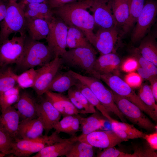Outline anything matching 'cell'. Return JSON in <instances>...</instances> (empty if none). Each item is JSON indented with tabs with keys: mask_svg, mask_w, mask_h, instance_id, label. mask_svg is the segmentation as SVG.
I'll use <instances>...</instances> for the list:
<instances>
[{
	"mask_svg": "<svg viewBox=\"0 0 157 157\" xmlns=\"http://www.w3.org/2000/svg\"><path fill=\"white\" fill-rule=\"evenodd\" d=\"M90 3V0L76 1L51 10L53 15L60 18L68 27L80 30L92 45L95 37L93 32L95 24L93 16L87 10Z\"/></svg>",
	"mask_w": 157,
	"mask_h": 157,
	"instance_id": "cell-1",
	"label": "cell"
},
{
	"mask_svg": "<svg viewBox=\"0 0 157 157\" xmlns=\"http://www.w3.org/2000/svg\"><path fill=\"white\" fill-rule=\"evenodd\" d=\"M54 58L48 45L32 40L26 35L22 54L16 64L20 69L25 71L37 66L42 67Z\"/></svg>",
	"mask_w": 157,
	"mask_h": 157,
	"instance_id": "cell-2",
	"label": "cell"
},
{
	"mask_svg": "<svg viewBox=\"0 0 157 157\" xmlns=\"http://www.w3.org/2000/svg\"><path fill=\"white\" fill-rule=\"evenodd\" d=\"M24 7L16 2H8L5 16L0 24V42L9 39L12 33H26Z\"/></svg>",
	"mask_w": 157,
	"mask_h": 157,
	"instance_id": "cell-3",
	"label": "cell"
},
{
	"mask_svg": "<svg viewBox=\"0 0 157 157\" xmlns=\"http://www.w3.org/2000/svg\"><path fill=\"white\" fill-rule=\"evenodd\" d=\"M69 70L75 78L91 90L109 112L115 114L122 122H126L125 117L115 102L112 91L105 87L99 79L92 76L82 75L72 70Z\"/></svg>",
	"mask_w": 157,
	"mask_h": 157,
	"instance_id": "cell-4",
	"label": "cell"
},
{
	"mask_svg": "<svg viewBox=\"0 0 157 157\" xmlns=\"http://www.w3.org/2000/svg\"><path fill=\"white\" fill-rule=\"evenodd\" d=\"M97 54L94 47L78 48L66 51L60 57L63 64L96 78L93 67Z\"/></svg>",
	"mask_w": 157,
	"mask_h": 157,
	"instance_id": "cell-5",
	"label": "cell"
},
{
	"mask_svg": "<svg viewBox=\"0 0 157 157\" xmlns=\"http://www.w3.org/2000/svg\"><path fill=\"white\" fill-rule=\"evenodd\" d=\"M99 77L113 91L136 105L153 120L157 121V117L141 101L132 88L119 76L110 73L100 75Z\"/></svg>",
	"mask_w": 157,
	"mask_h": 157,
	"instance_id": "cell-6",
	"label": "cell"
},
{
	"mask_svg": "<svg viewBox=\"0 0 157 157\" xmlns=\"http://www.w3.org/2000/svg\"><path fill=\"white\" fill-rule=\"evenodd\" d=\"M112 91L115 102L124 117L133 124L147 131H152L156 129L155 124L137 106Z\"/></svg>",
	"mask_w": 157,
	"mask_h": 157,
	"instance_id": "cell-7",
	"label": "cell"
},
{
	"mask_svg": "<svg viewBox=\"0 0 157 157\" xmlns=\"http://www.w3.org/2000/svg\"><path fill=\"white\" fill-rule=\"evenodd\" d=\"M49 31L46 38L48 46L54 58L60 57L66 51V39L68 27L60 18L53 15L48 22Z\"/></svg>",
	"mask_w": 157,
	"mask_h": 157,
	"instance_id": "cell-8",
	"label": "cell"
},
{
	"mask_svg": "<svg viewBox=\"0 0 157 157\" xmlns=\"http://www.w3.org/2000/svg\"><path fill=\"white\" fill-rule=\"evenodd\" d=\"M92 46L101 55L115 53L121 44V34L117 27L99 28Z\"/></svg>",
	"mask_w": 157,
	"mask_h": 157,
	"instance_id": "cell-9",
	"label": "cell"
},
{
	"mask_svg": "<svg viewBox=\"0 0 157 157\" xmlns=\"http://www.w3.org/2000/svg\"><path fill=\"white\" fill-rule=\"evenodd\" d=\"M8 39L0 45V66L16 63L21 57L24 49L26 33Z\"/></svg>",
	"mask_w": 157,
	"mask_h": 157,
	"instance_id": "cell-10",
	"label": "cell"
},
{
	"mask_svg": "<svg viewBox=\"0 0 157 157\" xmlns=\"http://www.w3.org/2000/svg\"><path fill=\"white\" fill-rule=\"evenodd\" d=\"M90 0L89 9L93 13L95 25L104 28L118 26L113 11V0Z\"/></svg>",
	"mask_w": 157,
	"mask_h": 157,
	"instance_id": "cell-11",
	"label": "cell"
},
{
	"mask_svg": "<svg viewBox=\"0 0 157 157\" xmlns=\"http://www.w3.org/2000/svg\"><path fill=\"white\" fill-rule=\"evenodd\" d=\"M157 5L154 0H147L136 22L131 36L132 42L143 38L149 30L156 15Z\"/></svg>",
	"mask_w": 157,
	"mask_h": 157,
	"instance_id": "cell-12",
	"label": "cell"
},
{
	"mask_svg": "<svg viewBox=\"0 0 157 157\" xmlns=\"http://www.w3.org/2000/svg\"><path fill=\"white\" fill-rule=\"evenodd\" d=\"M62 64L60 57H55L50 62L38 69L37 78L32 88L38 97H41L47 90Z\"/></svg>",
	"mask_w": 157,
	"mask_h": 157,
	"instance_id": "cell-13",
	"label": "cell"
},
{
	"mask_svg": "<svg viewBox=\"0 0 157 157\" xmlns=\"http://www.w3.org/2000/svg\"><path fill=\"white\" fill-rule=\"evenodd\" d=\"M77 140L87 143L93 147L104 149L114 147L126 141L112 130H97L86 135L81 134L77 137Z\"/></svg>",
	"mask_w": 157,
	"mask_h": 157,
	"instance_id": "cell-14",
	"label": "cell"
},
{
	"mask_svg": "<svg viewBox=\"0 0 157 157\" xmlns=\"http://www.w3.org/2000/svg\"><path fill=\"white\" fill-rule=\"evenodd\" d=\"M46 146L42 136L33 139L16 138L12 144L10 154L19 157H28L38 152Z\"/></svg>",
	"mask_w": 157,
	"mask_h": 157,
	"instance_id": "cell-15",
	"label": "cell"
},
{
	"mask_svg": "<svg viewBox=\"0 0 157 157\" xmlns=\"http://www.w3.org/2000/svg\"><path fill=\"white\" fill-rule=\"evenodd\" d=\"M37 116L40 117L43 123L45 135H47L58 122L62 114L45 97L37 104Z\"/></svg>",
	"mask_w": 157,
	"mask_h": 157,
	"instance_id": "cell-16",
	"label": "cell"
},
{
	"mask_svg": "<svg viewBox=\"0 0 157 157\" xmlns=\"http://www.w3.org/2000/svg\"><path fill=\"white\" fill-rule=\"evenodd\" d=\"M121 63L119 57L115 53L101 55L95 61L93 70L96 78L100 75L116 73Z\"/></svg>",
	"mask_w": 157,
	"mask_h": 157,
	"instance_id": "cell-17",
	"label": "cell"
},
{
	"mask_svg": "<svg viewBox=\"0 0 157 157\" xmlns=\"http://www.w3.org/2000/svg\"><path fill=\"white\" fill-rule=\"evenodd\" d=\"M75 135L65 138L52 145L46 146L32 156L33 157H57L66 156L77 140Z\"/></svg>",
	"mask_w": 157,
	"mask_h": 157,
	"instance_id": "cell-18",
	"label": "cell"
},
{
	"mask_svg": "<svg viewBox=\"0 0 157 157\" xmlns=\"http://www.w3.org/2000/svg\"><path fill=\"white\" fill-rule=\"evenodd\" d=\"M44 94L45 97L63 117L67 115H76L80 114L67 96L62 93H56L47 90Z\"/></svg>",
	"mask_w": 157,
	"mask_h": 157,
	"instance_id": "cell-19",
	"label": "cell"
},
{
	"mask_svg": "<svg viewBox=\"0 0 157 157\" xmlns=\"http://www.w3.org/2000/svg\"><path fill=\"white\" fill-rule=\"evenodd\" d=\"M44 131L42 120L38 117L31 119L22 120L19 125L18 135L20 138L33 139L43 135Z\"/></svg>",
	"mask_w": 157,
	"mask_h": 157,
	"instance_id": "cell-20",
	"label": "cell"
},
{
	"mask_svg": "<svg viewBox=\"0 0 157 157\" xmlns=\"http://www.w3.org/2000/svg\"><path fill=\"white\" fill-rule=\"evenodd\" d=\"M0 115V126L13 138L18 136L20 116L16 109L11 106Z\"/></svg>",
	"mask_w": 157,
	"mask_h": 157,
	"instance_id": "cell-21",
	"label": "cell"
},
{
	"mask_svg": "<svg viewBox=\"0 0 157 157\" xmlns=\"http://www.w3.org/2000/svg\"><path fill=\"white\" fill-rule=\"evenodd\" d=\"M37 104L28 93H20L19 99L15 103V107L22 120L30 119L38 117Z\"/></svg>",
	"mask_w": 157,
	"mask_h": 157,
	"instance_id": "cell-22",
	"label": "cell"
},
{
	"mask_svg": "<svg viewBox=\"0 0 157 157\" xmlns=\"http://www.w3.org/2000/svg\"><path fill=\"white\" fill-rule=\"evenodd\" d=\"M25 29L28 36L37 41L46 39L49 29L48 23L46 21L34 18H26Z\"/></svg>",
	"mask_w": 157,
	"mask_h": 157,
	"instance_id": "cell-23",
	"label": "cell"
},
{
	"mask_svg": "<svg viewBox=\"0 0 157 157\" xmlns=\"http://www.w3.org/2000/svg\"><path fill=\"white\" fill-rule=\"evenodd\" d=\"M112 130L118 136L127 141L129 139L144 138L145 134L132 124L120 122L113 118L110 122Z\"/></svg>",
	"mask_w": 157,
	"mask_h": 157,
	"instance_id": "cell-24",
	"label": "cell"
},
{
	"mask_svg": "<svg viewBox=\"0 0 157 157\" xmlns=\"http://www.w3.org/2000/svg\"><path fill=\"white\" fill-rule=\"evenodd\" d=\"M24 11L26 18L41 19L48 22L54 15L48 4L43 3H28L24 6Z\"/></svg>",
	"mask_w": 157,
	"mask_h": 157,
	"instance_id": "cell-25",
	"label": "cell"
},
{
	"mask_svg": "<svg viewBox=\"0 0 157 157\" xmlns=\"http://www.w3.org/2000/svg\"><path fill=\"white\" fill-rule=\"evenodd\" d=\"M78 81L72 75L70 70L67 72L59 71L47 90L62 93L68 91L71 88L75 86Z\"/></svg>",
	"mask_w": 157,
	"mask_h": 157,
	"instance_id": "cell-26",
	"label": "cell"
},
{
	"mask_svg": "<svg viewBox=\"0 0 157 157\" xmlns=\"http://www.w3.org/2000/svg\"><path fill=\"white\" fill-rule=\"evenodd\" d=\"M112 10L117 26L121 27L123 32H128L129 14L127 0H113Z\"/></svg>",
	"mask_w": 157,
	"mask_h": 157,
	"instance_id": "cell-27",
	"label": "cell"
},
{
	"mask_svg": "<svg viewBox=\"0 0 157 157\" xmlns=\"http://www.w3.org/2000/svg\"><path fill=\"white\" fill-rule=\"evenodd\" d=\"M156 37L149 34L142 40L137 48L141 55L157 66V45Z\"/></svg>",
	"mask_w": 157,
	"mask_h": 157,
	"instance_id": "cell-28",
	"label": "cell"
},
{
	"mask_svg": "<svg viewBox=\"0 0 157 157\" xmlns=\"http://www.w3.org/2000/svg\"><path fill=\"white\" fill-rule=\"evenodd\" d=\"M94 47L79 29L68 27L66 39V48L69 49L78 48Z\"/></svg>",
	"mask_w": 157,
	"mask_h": 157,
	"instance_id": "cell-29",
	"label": "cell"
},
{
	"mask_svg": "<svg viewBox=\"0 0 157 157\" xmlns=\"http://www.w3.org/2000/svg\"><path fill=\"white\" fill-rule=\"evenodd\" d=\"M75 87L83 94L91 104L107 119L109 122H110L113 118L110 116L109 112L87 86L78 80Z\"/></svg>",
	"mask_w": 157,
	"mask_h": 157,
	"instance_id": "cell-30",
	"label": "cell"
},
{
	"mask_svg": "<svg viewBox=\"0 0 157 157\" xmlns=\"http://www.w3.org/2000/svg\"><path fill=\"white\" fill-rule=\"evenodd\" d=\"M17 74L12 69L6 66L0 69V94L16 85Z\"/></svg>",
	"mask_w": 157,
	"mask_h": 157,
	"instance_id": "cell-31",
	"label": "cell"
},
{
	"mask_svg": "<svg viewBox=\"0 0 157 157\" xmlns=\"http://www.w3.org/2000/svg\"><path fill=\"white\" fill-rule=\"evenodd\" d=\"M138 95L150 110L157 116V102L150 85L146 83H142L139 87Z\"/></svg>",
	"mask_w": 157,
	"mask_h": 157,
	"instance_id": "cell-32",
	"label": "cell"
},
{
	"mask_svg": "<svg viewBox=\"0 0 157 157\" xmlns=\"http://www.w3.org/2000/svg\"><path fill=\"white\" fill-rule=\"evenodd\" d=\"M106 120L94 115L84 118L81 117V126L82 134L86 135L97 130L104 126Z\"/></svg>",
	"mask_w": 157,
	"mask_h": 157,
	"instance_id": "cell-33",
	"label": "cell"
},
{
	"mask_svg": "<svg viewBox=\"0 0 157 157\" xmlns=\"http://www.w3.org/2000/svg\"><path fill=\"white\" fill-rule=\"evenodd\" d=\"M20 89L18 85H16L0 94V107L1 113L17 102L20 95Z\"/></svg>",
	"mask_w": 157,
	"mask_h": 157,
	"instance_id": "cell-34",
	"label": "cell"
},
{
	"mask_svg": "<svg viewBox=\"0 0 157 157\" xmlns=\"http://www.w3.org/2000/svg\"><path fill=\"white\" fill-rule=\"evenodd\" d=\"M94 155L92 146L85 142L77 140L65 156L67 157H92Z\"/></svg>",
	"mask_w": 157,
	"mask_h": 157,
	"instance_id": "cell-35",
	"label": "cell"
},
{
	"mask_svg": "<svg viewBox=\"0 0 157 157\" xmlns=\"http://www.w3.org/2000/svg\"><path fill=\"white\" fill-rule=\"evenodd\" d=\"M38 69L30 68L21 74L17 75V83L20 88L25 89L33 87L35 83L38 74Z\"/></svg>",
	"mask_w": 157,
	"mask_h": 157,
	"instance_id": "cell-36",
	"label": "cell"
},
{
	"mask_svg": "<svg viewBox=\"0 0 157 157\" xmlns=\"http://www.w3.org/2000/svg\"><path fill=\"white\" fill-rule=\"evenodd\" d=\"M144 1L145 0H127L129 14L128 32L136 23L144 6Z\"/></svg>",
	"mask_w": 157,
	"mask_h": 157,
	"instance_id": "cell-37",
	"label": "cell"
},
{
	"mask_svg": "<svg viewBox=\"0 0 157 157\" xmlns=\"http://www.w3.org/2000/svg\"><path fill=\"white\" fill-rule=\"evenodd\" d=\"M133 57L137 64L142 68L153 76H157V67L154 64L143 57L137 48L132 50Z\"/></svg>",
	"mask_w": 157,
	"mask_h": 157,
	"instance_id": "cell-38",
	"label": "cell"
},
{
	"mask_svg": "<svg viewBox=\"0 0 157 157\" xmlns=\"http://www.w3.org/2000/svg\"><path fill=\"white\" fill-rule=\"evenodd\" d=\"M68 90L83 105L87 114L94 113L96 112L95 107L89 102L86 98L75 86L72 87Z\"/></svg>",
	"mask_w": 157,
	"mask_h": 157,
	"instance_id": "cell-39",
	"label": "cell"
},
{
	"mask_svg": "<svg viewBox=\"0 0 157 157\" xmlns=\"http://www.w3.org/2000/svg\"><path fill=\"white\" fill-rule=\"evenodd\" d=\"M14 139L0 126V152L9 154Z\"/></svg>",
	"mask_w": 157,
	"mask_h": 157,
	"instance_id": "cell-40",
	"label": "cell"
},
{
	"mask_svg": "<svg viewBox=\"0 0 157 157\" xmlns=\"http://www.w3.org/2000/svg\"><path fill=\"white\" fill-rule=\"evenodd\" d=\"M114 147L104 149L97 155L98 157H137L136 153L132 154L125 153L120 151Z\"/></svg>",
	"mask_w": 157,
	"mask_h": 157,
	"instance_id": "cell-41",
	"label": "cell"
},
{
	"mask_svg": "<svg viewBox=\"0 0 157 157\" xmlns=\"http://www.w3.org/2000/svg\"><path fill=\"white\" fill-rule=\"evenodd\" d=\"M75 115H70L63 116L62 119L56 124L53 129L58 133L60 132L65 133L70 127Z\"/></svg>",
	"mask_w": 157,
	"mask_h": 157,
	"instance_id": "cell-42",
	"label": "cell"
},
{
	"mask_svg": "<svg viewBox=\"0 0 157 157\" xmlns=\"http://www.w3.org/2000/svg\"><path fill=\"white\" fill-rule=\"evenodd\" d=\"M125 82L131 88L139 87L142 83V78L138 74L131 73L125 78Z\"/></svg>",
	"mask_w": 157,
	"mask_h": 157,
	"instance_id": "cell-43",
	"label": "cell"
},
{
	"mask_svg": "<svg viewBox=\"0 0 157 157\" xmlns=\"http://www.w3.org/2000/svg\"><path fill=\"white\" fill-rule=\"evenodd\" d=\"M81 117L78 114L76 115L70 127L65 133L73 136L79 131L81 126Z\"/></svg>",
	"mask_w": 157,
	"mask_h": 157,
	"instance_id": "cell-44",
	"label": "cell"
},
{
	"mask_svg": "<svg viewBox=\"0 0 157 157\" xmlns=\"http://www.w3.org/2000/svg\"><path fill=\"white\" fill-rule=\"evenodd\" d=\"M137 63L133 57L127 58L122 65V69L126 72H132L136 69Z\"/></svg>",
	"mask_w": 157,
	"mask_h": 157,
	"instance_id": "cell-45",
	"label": "cell"
},
{
	"mask_svg": "<svg viewBox=\"0 0 157 157\" xmlns=\"http://www.w3.org/2000/svg\"><path fill=\"white\" fill-rule=\"evenodd\" d=\"M148 143L149 147L153 150L157 149V132L145 135L144 138Z\"/></svg>",
	"mask_w": 157,
	"mask_h": 157,
	"instance_id": "cell-46",
	"label": "cell"
},
{
	"mask_svg": "<svg viewBox=\"0 0 157 157\" xmlns=\"http://www.w3.org/2000/svg\"><path fill=\"white\" fill-rule=\"evenodd\" d=\"M67 96L72 103L79 111L80 114H87L83 105L69 90H68Z\"/></svg>",
	"mask_w": 157,
	"mask_h": 157,
	"instance_id": "cell-47",
	"label": "cell"
},
{
	"mask_svg": "<svg viewBox=\"0 0 157 157\" xmlns=\"http://www.w3.org/2000/svg\"><path fill=\"white\" fill-rule=\"evenodd\" d=\"M82 0H49L48 4L50 9L63 6L66 4Z\"/></svg>",
	"mask_w": 157,
	"mask_h": 157,
	"instance_id": "cell-48",
	"label": "cell"
},
{
	"mask_svg": "<svg viewBox=\"0 0 157 157\" xmlns=\"http://www.w3.org/2000/svg\"><path fill=\"white\" fill-rule=\"evenodd\" d=\"M150 83V85L153 96L157 101V76L151 78L148 80Z\"/></svg>",
	"mask_w": 157,
	"mask_h": 157,
	"instance_id": "cell-49",
	"label": "cell"
},
{
	"mask_svg": "<svg viewBox=\"0 0 157 157\" xmlns=\"http://www.w3.org/2000/svg\"><path fill=\"white\" fill-rule=\"evenodd\" d=\"M138 74L142 78L149 80L152 77L157 76H153L149 72L144 70L138 64L137 68Z\"/></svg>",
	"mask_w": 157,
	"mask_h": 157,
	"instance_id": "cell-50",
	"label": "cell"
},
{
	"mask_svg": "<svg viewBox=\"0 0 157 157\" xmlns=\"http://www.w3.org/2000/svg\"><path fill=\"white\" fill-rule=\"evenodd\" d=\"M8 2L6 0H0V23L5 16Z\"/></svg>",
	"mask_w": 157,
	"mask_h": 157,
	"instance_id": "cell-51",
	"label": "cell"
},
{
	"mask_svg": "<svg viewBox=\"0 0 157 157\" xmlns=\"http://www.w3.org/2000/svg\"><path fill=\"white\" fill-rule=\"evenodd\" d=\"M18 2L20 3L24 7L26 4L29 3H43L48 4L49 0H19Z\"/></svg>",
	"mask_w": 157,
	"mask_h": 157,
	"instance_id": "cell-52",
	"label": "cell"
},
{
	"mask_svg": "<svg viewBox=\"0 0 157 157\" xmlns=\"http://www.w3.org/2000/svg\"><path fill=\"white\" fill-rule=\"evenodd\" d=\"M6 155L5 154L0 152V157H4Z\"/></svg>",
	"mask_w": 157,
	"mask_h": 157,
	"instance_id": "cell-53",
	"label": "cell"
},
{
	"mask_svg": "<svg viewBox=\"0 0 157 157\" xmlns=\"http://www.w3.org/2000/svg\"><path fill=\"white\" fill-rule=\"evenodd\" d=\"M8 2H17V1L18 0H6Z\"/></svg>",
	"mask_w": 157,
	"mask_h": 157,
	"instance_id": "cell-54",
	"label": "cell"
},
{
	"mask_svg": "<svg viewBox=\"0 0 157 157\" xmlns=\"http://www.w3.org/2000/svg\"></svg>",
	"mask_w": 157,
	"mask_h": 157,
	"instance_id": "cell-55",
	"label": "cell"
}]
</instances>
